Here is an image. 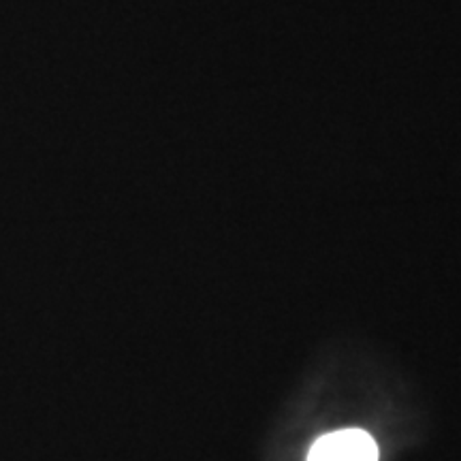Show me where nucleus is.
I'll list each match as a JSON object with an SVG mask.
<instances>
[{
    "mask_svg": "<svg viewBox=\"0 0 461 461\" xmlns=\"http://www.w3.org/2000/svg\"><path fill=\"white\" fill-rule=\"evenodd\" d=\"M308 461H378V445L363 429H339L319 438Z\"/></svg>",
    "mask_w": 461,
    "mask_h": 461,
    "instance_id": "obj_1",
    "label": "nucleus"
}]
</instances>
